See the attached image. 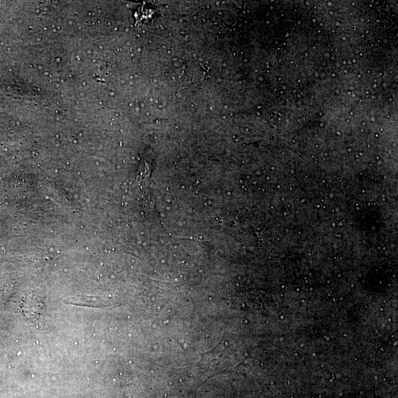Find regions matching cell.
<instances>
[{
	"mask_svg": "<svg viewBox=\"0 0 398 398\" xmlns=\"http://www.w3.org/2000/svg\"><path fill=\"white\" fill-rule=\"evenodd\" d=\"M24 312H26L28 316L36 317L40 315V313L42 312V304H40L38 302L32 304V303H28L27 304H23Z\"/></svg>",
	"mask_w": 398,
	"mask_h": 398,
	"instance_id": "1",
	"label": "cell"
}]
</instances>
